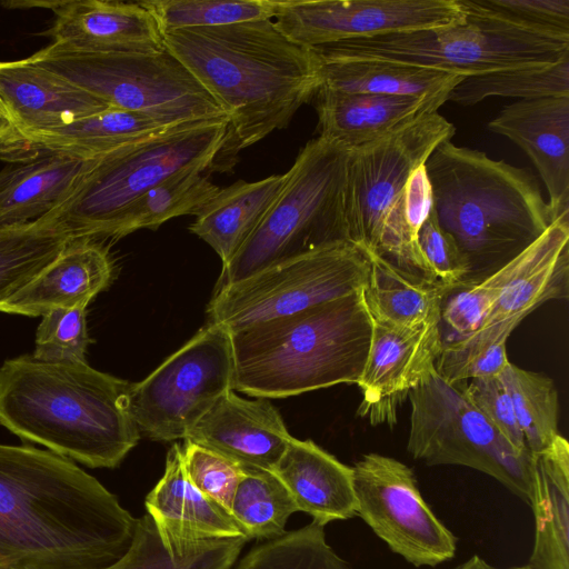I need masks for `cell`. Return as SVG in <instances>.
I'll list each match as a JSON object with an SVG mask.
<instances>
[{
	"mask_svg": "<svg viewBox=\"0 0 569 569\" xmlns=\"http://www.w3.org/2000/svg\"><path fill=\"white\" fill-rule=\"evenodd\" d=\"M96 159L58 152L10 159L11 163L0 170V228L29 223L54 210Z\"/></svg>",
	"mask_w": 569,
	"mask_h": 569,
	"instance_id": "26",
	"label": "cell"
},
{
	"mask_svg": "<svg viewBox=\"0 0 569 569\" xmlns=\"http://www.w3.org/2000/svg\"><path fill=\"white\" fill-rule=\"evenodd\" d=\"M519 323L508 320L485 326L467 336H451L442 341L435 366L437 373L451 385L499 377L510 362L507 340Z\"/></svg>",
	"mask_w": 569,
	"mask_h": 569,
	"instance_id": "38",
	"label": "cell"
},
{
	"mask_svg": "<svg viewBox=\"0 0 569 569\" xmlns=\"http://www.w3.org/2000/svg\"><path fill=\"white\" fill-rule=\"evenodd\" d=\"M536 533L530 569H569V443L559 435L531 455Z\"/></svg>",
	"mask_w": 569,
	"mask_h": 569,
	"instance_id": "28",
	"label": "cell"
},
{
	"mask_svg": "<svg viewBox=\"0 0 569 569\" xmlns=\"http://www.w3.org/2000/svg\"><path fill=\"white\" fill-rule=\"evenodd\" d=\"M373 323L367 361L357 386V416L372 426L397 423L399 406L432 371L442 348L440 322L416 328Z\"/></svg>",
	"mask_w": 569,
	"mask_h": 569,
	"instance_id": "16",
	"label": "cell"
},
{
	"mask_svg": "<svg viewBox=\"0 0 569 569\" xmlns=\"http://www.w3.org/2000/svg\"><path fill=\"white\" fill-rule=\"evenodd\" d=\"M349 152L320 136L300 150L277 200L222 266L217 288L349 241L345 206Z\"/></svg>",
	"mask_w": 569,
	"mask_h": 569,
	"instance_id": "8",
	"label": "cell"
},
{
	"mask_svg": "<svg viewBox=\"0 0 569 569\" xmlns=\"http://www.w3.org/2000/svg\"><path fill=\"white\" fill-rule=\"evenodd\" d=\"M229 119L182 124L96 159L74 190L43 218L71 239L107 238L120 214L141 194L190 169L222 167Z\"/></svg>",
	"mask_w": 569,
	"mask_h": 569,
	"instance_id": "7",
	"label": "cell"
},
{
	"mask_svg": "<svg viewBox=\"0 0 569 569\" xmlns=\"http://www.w3.org/2000/svg\"><path fill=\"white\" fill-rule=\"evenodd\" d=\"M163 44L229 116L227 151L286 128L321 86L315 52L272 19L162 33Z\"/></svg>",
	"mask_w": 569,
	"mask_h": 569,
	"instance_id": "2",
	"label": "cell"
},
{
	"mask_svg": "<svg viewBox=\"0 0 569 569\" xmlns=\"http://www.w3.org/2000/svg\"><path fill=\"white\" fill-rule=\"evenodd\" d=\"M11 133V127L0 111V148L8 142Z\"/></svg>",
	"mask_w": 569,
	"mask_h": 569,
	"instance_id": "49",
	"label": "cell"
},
{
	"mask_svg": "<svg viewBox=\"0 0 569 569\" xmlns=\"http://www.w3.org/2000/svg\"><path fill=\"white\" fill-rule=\"evenodd\" d=\"M418 247L431 278L450 289L471 271V263L453 238L443 231L431 208L418 232Z\"/></svg>",
	"mask_w": 569,
	"mask_h": 569,
	"instance_id": "44",
	"label": "cell"
},
{
	"mask_svg": "<svg viewBox=\"0 0 569 569\" xmlns=\"http://www.w3.org/2000/svg\"><path fill=\"white\" fill-rule=\"evenodd\" d=\"M462 391L467 399L518 452L530 455L516 419L510 395L500 376L473 379Z\"/></svg>",
	"mask_w": 569,
	"mask_h": 569,
	"instance_id": "45",
	"label": "cell"
},
{
	"mask_svg": "<svg viewBox=\"0 0 569 569\" xmlns=\"http://www.w3.org/2000/svg\"><path fill=\"white\" fill-rule=\"evenodd\" d=\"M370 261L367 251L343 241L217 288L208 322L230 333L301 312L361 290Z\"/></svg>",
	"mask_w": 569,
	"mask_h": 569,
	"instance_id": "11",
	"label": "cell"
},
{
	"mask_svg": "<svg viewBox=\"0 0 569 569\" xmlns=\"http://www.w3.org/2000/svg\"><path fill=\"white\" fill-rule=\"evenodd\" d=\"M28 59L110 107L143 113L167 127L229 119L167 49L154 53H97L50 43Z\"/></svg>",
	"mask_w": 569,
	"mask_h": 569,
	"instance_id": "9",
	"label": "cell"
},
{
	"mask_svg": "<svg viewBox=\"0 0 569 569\" xmlns=\"http://www.w3.org/2000/svg\"><path fill=\"white\" fill-rule=\"evenodd\" d=\"M36 332L33 358L46 362L86 361L91 342L86 321V307L57 308L41 316Z\"/></svg>",
	"mask_w": 569,
	"mask_h": 569,
	"instance_id": "42",
	"label": "cell"
},
{
	"mask_svg": "<svg viewBox=\"0 0 569 569\" xmlns=\"http://www.w3.org/2000/svg\"><path fill=\"white\" fill-rule=\"evenodd\" d=\"M137 519L77 462L0 443V569H104Z\"/></svg>",
	"mask_w": 569,
	"mask_h": 569,
	"instance_id": "1",
	"label": "cell"
},
{
	"mask_svg": "<svg viewBox=\"0 0 569 569\" xmlns=\"http://www.w3.org/2000/svg\"><path fill=\"white\" fill-rule=\"evenodd\" d=\"M366 251L370 268L361 296L372 322L416 328L441 321L448 288L407 271L377 252Z\"/></svg>",
	"mask_w": 569,
	"mask_h": 569,
	"instance_id": "30",
	"label": "cell"
},
{
	"mask_svg": "<svg viewBox=\"0 0 569 569\" xmlns=\"http://www.w3.org/2000/svg\"><path fill=\"white\" fill-rule=\"evenodd\" d=\"M500 378L506 386L516 419L530 455L547 449L558 431V393L548 376L509 362Z\"/></svg>",
	"mask_w": 569,
	"mask_h": 569,
	"instance_id": "39",
	"label": "cell"
},
{
	"mask_svg": "<svg viewBox=\"0 0 569 569\" xmlns=\"http://www.w3.org/2000/svg\"><path fill=\"white\" fill-rule=\"evenodd\" d=\"M361 290L230 333L233 389L286 398L359 382L372 337Z\"/></svg>",
	"mask_w": 569,
	"mask_h": 569,
	"instance_id": "4",
	"label": "cell"
},
{
	"mask_svg": "<svg viewBox=\"0 0 569 569\" xmlns=\"http://www.w3.org/2000/svg\"><path fill=\"white\" fill-rule=\"evenodd\" d=\"M108 108L101 99L28 58L0 61V111L11 136L62 126Z\"/></svg>",
	"mask_w": 569,
	"mask_h": 569,
	"instance_id": "21",
	"label": "cell"
},
{
	"mask_svg": "<svg viewBox=\"0 0 569 569\" xmlns=\"http://www.w3.org/2000/svg\"><path fill=\"white\" fill-rule=\"evenodd\" d=\"M488 129L519 146L538 170L552 221L569 216V97L505 106Z\"/></svg>",
	"mask_w": 569,
	"mask_h": 569,
	"instance_id": "19",
	"label": "cell"
},
{
	"mask_svg": "<svg viewBox=\"0 0 569 569\" xmlns=\"http://www.w3.org/2000/svg\"><path fill=\"white\" fill-rule=\"evenodd\" d=\"M509 569H530V568L526 565V566H521V567H512Z\"/></svg>",
	"mask_w": 569,
	"mask_h": 569,
	"instance_id": "50",
	"label": "cell"
},
{
	"mask_svg": "<svg viewBox=\"0 0 569 569\" xmlns=\"http://www.w3.org/2000/svg\"><path fill=\"white\" fill-rule=\"evenodd\" d=\"M286 180V173L273 174L220 188L197 213L190 231L218 253L222 266L227 264L258 228Z\"/></svg>",
	"mask_w": 569,
	"mask_h": 569,
	"instance_id": "29",
	"label": "cell"
},
{
	"mask_svg": "<svg viewBox=\"0 0 569 569\" xmlns=\"http://www.w3.org/2000/svg\"><path fill=\"white\" fill-rule=\"evenodd\" d=\"M497 269L481 282L459 291L441 308V319L461 337L479 330L493 308L501 287V276Z\"/></svg>",
	"mask_w": 569,
	"mask_h": 569,
	"instance_id": "46",
	"label": "cell"
},
{
	"mask_svg": "<svg viewBox=\"0 0 569 569\" xmlns=\"http://www.w3.org/2000/svg\"><path fill=\"white\" fill-rule=\"evenodd\" d=\"M455 132L453 123L433 112L350 150L345 191L349 241L377 252L385 218L410 174Z\"/></svg>",
	"mask_w": 569,
	"mask_h": 569,
	"instance_id": "13",
	"label": "cell"
},
{
	"mask_svg": "<svg viewBox=\"0 0 569 569\" xmlns=\"http://www.w3.org/2000/svg\"><path fill=\"white\" fill-rule=\"evenodd\" d=\"M71 238L52 221L0 228V302L28 283L64 249Z\"/></svg>",
	"mask_w": 569,
	"mask_h": 569,
	"instance_id": "35",
	"label": "cell"
},
{
	"mask_svg": "<svg viewBox=\"0 0 569 569\" xmlns=\"http://www.w3.org/2000/svg\"><path fill=\"white\" fill-rule=\"evenodd\" d=\"M431 208V187L423 164L410 174L387 213L377 253L407 271L435 281L418 247L419 229Z\"/></svg>",
	"mask_w": 569,
	"mask_h": 569,
	"instance_id": "34",
	"label": "cell"
},
{
	"mask_svg": "<svg viewBox=\"0 0 569 569\" xmlns=\"http://www.w3.org/2000/svg\"><path fill=\"white\" fill-rule=\"evenodd\" d=\"M569 216L561 217L533 242L498 269L501 287L482 327L522 321L531 311L553 299L568 297ZM481 327V328H482Z\"/></svg>",
	"mask_w": 569,
	"mask_h": 569,
	"instance_id": "22",
	"label": "cell"
},
{
	"mask_svg": "<svg viewBox=\"0 0 569 569\" xmlns=\"http://www.w3.org/2000/svg\"><path fill=\"white\" fill-rule=\"evenodd\" d=\"M448 96L347 93L319 87L315 96L319 136L353 150L437 112Z\"/></svg>",
	"mask_w": 569,
	"mask_h": 569,
	"instance_id": "24",
	"label": "cell"
},
{
	"mask_svg": "<svg viewBox=\"0 0 569 569\" xmlns=\"http://www.w3.org/2000/svg\"><path fill=\"white\" fill-rule=\"evenodd\" d=\"M130 382L86 361L23 355L0 367V425L21 440L90 468H116L138 443Z\"/></svg>",
	"mask_w": 569,
	"mask_h": 569,
	"instance_id": "3",
	"label": "cell"
},
{
	"mask_svg": "<svg viewBox=\"0 0 569 569\" xmlns=\"http://www.w3.org/2000/svg\"><path fill=\"white\" fill-rule=\"evenodd\" d=\"M407 449L428 466L455 465L481 471L530 505L531 455L518 452L467 399L462 389L432 371L410 391Z\"/></svg>",
	"mask_w": 569,
	"mask_h": 569,
	"instance_id": "10",
	"label": "cell"
},
{
	"mask_svg": "<svg viewBox=\"0 0 569 569\" xmlns=\"http://www.w3.org/2000/svg\"><path fill=\"white\" fill-rule=\"evenodd\" d=\"M463 16L460 0H280L272 20L288 39L312 49L447 26Z\"/></svg>",
	"mask_w": 569,
	"mask_h": 569,
	"instance_id": "15",
	"label": "cell"
},
{
	"mask_svg": "<svg viewBox=\"0 0 569 569\" xmlns=\"http://www.w3.org/2000/svg\"><path fill=\"white\" fill-rule=\"evenodd\" d=\"M357 516L415 567H436L456 555L457 538L423 500L413 470L370 452L356 462Z\"/></svg>",
	"mask_w": 569,
	"mask_h": 569,
	"instance_id": "14",
	"label": "cell"
},
{
	"mask_svg": "<svg viewBox=\"0 0 569 569\" xmlns=\"http://www.w3.org/2000/svg\"><path fill=\"white\" fill-rule=\"evenodd\" d=\"M233 390L231 335L208 322L186 345L138 383L127 408L139 432L152 440L184 439L226 392Z\"/></svg>",
	"mask_w": 569,
	"mask_h": 569,
	"instance_id": "12",
	"label": "cell"
},
{
	"mask_svg": "<svg viewBox=\"0 0 569 569\" xmlns=\"http://www.w3.org/2000/svg\"><path fill=\"white\" fill-rule=\"evenodd\" d=\"M291 438L269 399L248 400L230 390L193 425L184 440L212 450L242 469L271 471Z\"/></svg>",
	"mask_w": 569,
	"mask_h": 569,
	"instance_id": "18",
	"label": "cell"
},
{
	"mask_svg": "<svg viewBox=\"0 0 569 569\" xmlns=\"http://www.w3.org/2000/svg\"><path fill=\"white\" fill-rule=\"evenodd\" d=\"M325 527L311 522L257 545L231 569H353L327 543Z\"/></svg>",
	"mask_w": 569,
	"mask_h": 569,
	"instance_id": "40",
	"label": "cell"
},
{
	"mask_svg": "<svg viewBox=\"0 0 569 569\" xmlns=\"http://www.w3.org/2000/svg\"><path fill=\"white\" fill-rule=\"evenodd\" d=\"M170 128L143 113L110 107L62 126L14 133L0 153L10 159L34 152L96 159Z\"/></svg>",
	"mask_w": 569,
	"mask_h": 569,
	"instance_id": "25",
	"label": "cell"
},
{
	"mask_svg": "<svg viewBox=\"0 0 569 569\" xmlns=\"http://www.w3.org/2000/svg\"><path fill=\"white\" fill-rule=\"evenodd\" d=\"M162 33L273 19V0H148L142 1Z\"/></svg>",
	"mask_w": 569,
	"mask_h": 569,
	"instance_id": "41",
	"label": "cell"
},
{
	"mask_svg": "<svg viewBox=\"0 0 569 569\" xmlns=\"http://www.w3.org/2000/svg\"><path fill=\"white\" fill-rule=\"evenodd\" d=\"M425 169L438 224L471 266L507 262L553 222L537 179L526 169L451 141L435 149Z\"/></svg>",
	"mask_w": 569,
	"mask_h": 569,
	"instance_id": "5",
	"label": "cell"
},
{
	"mask_svg": "<svg viewBox=\"0 0 569 569\" xmlns=\"http://www.w3.org/2000/svg\"><path fill=\"white\" fill-rule=\"evenodd\" d=\"M490 97H569V54L550 66L466 77L450 91L447 101L468 107Z\"/></svg>",
	"mask_w": 569,
	"mask_h": 569,
	"instance_id": "37",
	"label": "cell"
},
{
	"mask_svg": "<svg viewBox=\"0 0 569 569\" xmlns=\"http://www.w3.org/2000/svg\"><path fill=\"white\" fill-rule=\"evenodd\" d=\"M320 61L322 88L347 93L439 96L466 77L386 60Z\"/></svg>",
	"mask_w": 569,
	"mask_h": 569,
	"instance_id": "31",
	"label": "cell"
},
{
	"mask_svg": "<svg viewBox=\"0 0 569 569\" xmlns=\"http://www.w3.org/2000/svg\"><path fill=\"white\" fill-rule=\"evenodd\" d=\"M297 511L289 490L272 471L243 469L230 515L248 541L282 536L288 519Z\"/></svg>",
	"mask_w": 569,
	"mask_h": 569,
	"instance_id": "36",
	"label": "cell"
},
{
	"mask_svg": "<svg viewBox=\"0 0 569 569\" xmlns=\"http://www.w3.org/2000/svg\"><path fill=\"white\" fill-rule=\"evenodd\" d=\"M459 22L312 48L321 61L386 60L472 77L550 66L569 54V33L530 26L460 0Z\"/></svg>",
	"mask_w": 569,
	"mask_h": 569,
	"instance_id": "6",
	"label": "cell"
},
{
	"mask_svg": "<svg viewBox=\"0 0 569 569\" xmlns=\"http://www.w3.org/2000/svg\"><path fill=\"white\" fill-rule=\"evenodd\" d=\"M51 9L56 19L46 32L52 44L97 53H154L166 49L162 32L141 2L62 0L29 2Z\"/></svg>",
	"mask_w": 569,
	"mask_h": 569,
	"instance_id": "17",
	"label": "cell"
},
{
	"mask_svg": "<svg viewBox=\"0 0 569 569\" xmlns=\"http://www.w3.org/2000/svg\"><path fill=\"white\" fill-rule=\"evenodd\" d=\"M220 190L209 169H190L161 181L136 199L116 220L107 238L120 239L139 229H158L179 216H197Z\"/></svg>",
	"mask_w": 569,
	"mask_h": 569,
	"instance_id": "32",
	"label": "cell"
},
{
	"mask_svg": "<svg viewBox=\"0 0 569 569\" xmlns=\"http://www.w3.org/2000/svg\"><path fill=\"white\" fill-rule=\"evenodd\" d=\"M248 540L244 537L212 539L182 555L163 543L149 513L137 519L127 551L104 569H231Z\"/></svg>",
	"mask_w": 569,
	"mask_h": 569,
	"instance_id": "33",
	"label": "cell"
},
{
	"mask_svg": "<svg viewBox=\"0 0 569 569\" xmlns=\"http://www.w3.org/2000/svg\"><path fill=\"white\" fill-rule=\"evenodd\" d=\"M113 264L96 239H71L28 283L0 302V312L41 317L57 308L86 307L110 284Z\"/></svg>",
	"mask_w": 569,
	"mask_h": 569,
	"instance_id": "23",
	"label": "cell"
},
{
	"mask_svg": "<svg viewBox=\"0 0 569 569\" xmlns=\"http://www.w3.org/2000/svg\"><path fill=\"white\" fill-rule=\"evenodd\" d=\"M144 506L172 553H186L207 540L244 537L230 512L189 481L182 446L177 442L170 447L163 476L147 495Z\"/></svg>",
	"mask_w": 569,
	"mask_h": 569,
	"instance_id": "20",
	"label": "cell"
},
{
	"mask_svg": "<svg viewBox=\"0 0 569 569\" xmlns=\"http://www.w3.org/2000/svg\"><path fill=\"white\" fill-rule=\"evenodd\" d=\"M286 486L298 511L325 527L357 516L353 469L311 440L291 438L271 470Z\"/></svg>",
	"mask_w": 569,
	"mask_h": 569,
	"instance_id": "27",
	"label": "cell"
},
{
	"mask_svg": "<svg viewBox=\"0 0 569 569\" xmlns=\"http://www.w3.org/2000/svg\"><path fill=\"white\" fill-rule=\"evenodd\" d=\"M453 569H498L489 565L487 561H485L479 556L475 555L471 558H469L467 561L458 565Z\"/></svg>",
	"mask_w": 569,
	"mask_h": 569,
	"instance_id": "48",
	"label": "cell"
},
{
	"mask_svg": "<svg viewBox=\"0 0 569 569\" xmlns=\"http://www.w3.org/2000/svg\"><path fill=\"white\" fill-rule=\"evenodd\" d=\"M182 462L189 481L230 512L243 469L226 457L184 440Z\"/></svg>",
	"mask_w": 569,
	"mask_h": 569,
	"instance_id": "43",
	"label": "cell"
},
{
	"mask_svg": "<svg viewBox=\"0 0 569 569\" xmlns=\"http://www.w3.org/2000/svg\"><path fill=\"white\" fill-rule=\"evenodd\" d=\"M513 20L569 33V0H477Z\"/></svg>",
	"mask_w": 569,
	"mask_h": 569,
	"instance_id": "47",
	"label": "cell"
}]
</instances>
